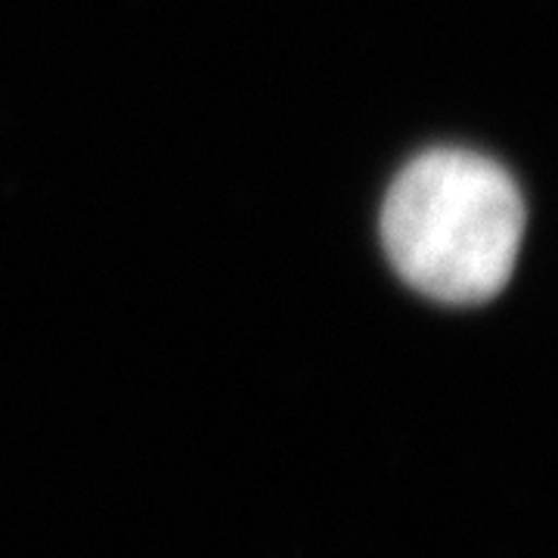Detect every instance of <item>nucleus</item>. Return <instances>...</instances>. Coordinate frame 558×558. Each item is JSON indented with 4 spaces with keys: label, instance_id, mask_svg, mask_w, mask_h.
Segmentation results:
<instances>
[{
    "label": "nucleus",
    "instance_id": "nucleus-1",
    "mask_svg": "<svg viewBox=\"0 0 558 558\" xmlns=\"http://www.w3.org/2000/svg\"><path fill=\"white\" fill-rule=\"evenodd\" d=\"M524 199L497 161L432 149L395 180L381 240L400 277L444 304H481L512 277Z\"/></svg>",
    "mask_w": 558,
    "mask_h": 558
}]
</instances>
